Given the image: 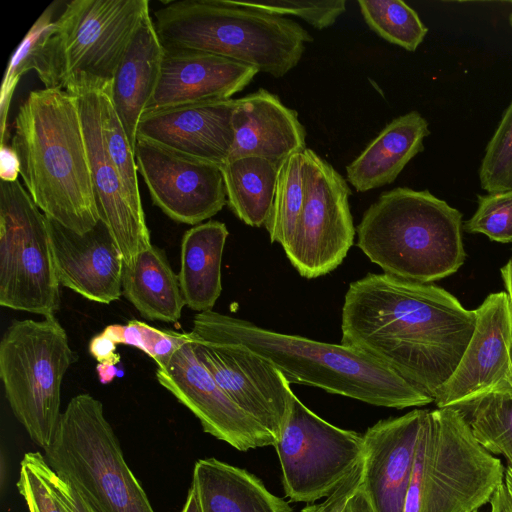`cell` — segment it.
<instances>
[{"label":"cell","instance_id":"obj_1","mask_svg":"<svg viewBox=\"0 0 512 512\" xmlns=\"http://www.w3.org/2000/svg\"><path fill=\"white\" fill-rule=\"evenodd\" d=\"M475 324L476 310L441 287L369 273L346 291L341 344L366 353L435 400Z\"/></svg>","mask_w":512,"mask_h":512},{"label":"cell","instance_id":"obj_2","mask_svg":"<svg viewBox=\"0 0 512 512\" xmlns=\"http://www.w3.org/2000/svg\"><path fill=\"white\" fill-rule=\"evenodd\" d=\"M11 147L34 203L79 234L100 221L77 97L58 89L31 91L13 122Z\"/></svg>","mask_w":512,"mask_h":512},{"label":"cell","instance_id":"obj_3","mask_svg":"<svg viewBox=\"0 0 512 512\" xmlns=\"http://www.w3.org/2000/svg\"><path fill=\"white\" fill-rule=\"evenodd\" d=\"M192 337L240 343L268 359L291 384L387 408L424 406L433 398L391 369L351 346L319 342L264 329L213 310L193 318Z\"/></svg>","mask_w":512,"mask_h":512},{"label":"cell","instance_id":"obj_4","mask_svg":"<svg viewBox=\"0 0 512 512\" xmlns=\"http://www.w3.org/2000/svg\"><path fill=\"white\" fill-rule=\"evenodd\" d=\"M357 247L383 273L431 283L458 271L465 260L462 214L428 190L384 191L363 213Z\"/></svg>","mask_w":512,"mask_h":512},{"label":"cell","instance_id":"obj_5","mask_svg":"<svg viewBox=\"0 0 512 512\" xmlns=\"http://www.w3.org/2000/svg\"><path fill=\"white\" fill-rule=\"evenodd\" d=\"M164 48L219 55L280 78L301 60L313 37L297 22L233 0H174L154 11Z\"/></svg>","mask_w":512,"mask_h":512},{"label":"cell","instance_id":"obj_6","mask_svg":"<svg viewBox=\"0 0 512 512\" xmlns=\"http://www.w3.org/2000/svg\"><path fill=\"white\" fill-rule=\"evenodd\" d=\"M148 0H72L39 40L33 70L46 89L109 93Z\"/></svg>","mask_w":512,"mask_h":512},{"label":"cell","instance_id":"obj_7","mask_svg":"<svg viewBox=\"0 0 512 512\" xmlns=\"http://www.w3.org/2000/svg\"><path fill=\"white\" fill-rule=\"evenodd\" d=\"M501 460L474 438L453 407L427 412L404 512H473L504 481Z\"/></svg>","mask_w":512,"mask_h":512},{"label":"cell","instance_id":"obj_8","mask_svg":"<svg viewBox=\"0 0 512 512\" xmlns=\"http://www.w3.org/2000/svg\"><path fill=\"white\" fill-rule=\"evenodd\" d=\"M44 456L97 512H155L125 461L103 404L92 395L69 401Z\"/></svg>","mask_w":512,"mask_h":512},{"label":"cell","instance_id":"obj_9","mask_svg":"<svg viewBox=\"0 0 512 512\" xmlns=\"http://www.w3.org/2000/svg\"><path fill=\"white\" fill-rule=\"evenodd\" d=\"M74 355L58 319L13 320L0 341V378L16 419L43 450L61 416V385Z\"/></svg>","mask_w":512,"mask_h":512},{"label":"cell","instance_id":"obj_10","mask_svg":"<svg viewBox=\"0 0 512 512\" xmlns=\"http://www.w3.org/2000/svg\"><path fill=\"white\" fill-rule=\"evenodd\" d=\"M59 286L46 215L18 180H1L0 305L53 316Z\"/></svg>","mask_w":512,"mask_h":512},{"label":"cell","instance_id":"obj_11","mask_svg":"<svg viewBox=\"0 0 512 512\" xmlns=\"http://www.w3.org/2000/svg\"><path fill=\"white\" fill-rule=\"evenodd\" d=\"M286 496L312 503L328 497L363 460V435L325 421L297 397L279 440Z\"/></svg>","mask_w":512,"mask_h":512},{"label":"cell","instance_id":"obj_12","mask_svg":"<svg viewBox=\"0 0 512 512\" xmlns=\"http://www.w3.org/2000/svg\"><path fill=\"white\" fill-rule=\"evenodd\" d=\"M305 156V200L295 233L284 252L304 278L335 270L354 243L351 189L337 170L310 148Z\"/></svg>","mask_w":512,"mask_h":512},{"label":"cell","instance_id":"obj_13","mask_svg":"<svg viewBox=\"0 0 512 512\" xmlns=\"http://www.w3.org/2000/svg\"><path fill=\"white\" fill-rule=\"evenodd\" d=\"M190 338L196 357L224 393L278 441L296 397L284 375L243 344Z\"/></svg>","mask_w":512,"mask_h":512},{"label":"cell","instance_id":"obj_14","mask_svg":"<svg viewBox=\"0 0 512 512\" xmlns=\"http://www.w3.org/2000/svg\"><path fill=\"white\" fill-rule=\"evenodd\" d=\"M134 153L153 204L172 220L198 225L227 204L221 166L143 138Z\"/></svg>","mask_w":512,"mask_h":512},{"label":"cell","instance_id":"obj_15","mask_svg":"<svg viewBox=\"0 0 512 512\" xmlns=\"http://www.w3.org/2000/svg\"><path fill=\"white\" fill-rule=\"evenodd\" d=\"M155 374L158 383L197 417L205 433L239 451L274 446L277 442L219 387L196 357L191 338L168 361L157 366Z\"/></svg>","mask_w":512,"mask_h":512},{"label":"cell","instance_id":"obj_16","mask_svg":"<svg viewBox=\"0 0 512 512\" xmlns=\"http://www.w3.org/2000/svg\"><path fill=\"white\" fill-rule=\"evenodd\" d=\"M102 92L85 91L74 96L78 101L100 220L116 242L124 265H128L152 243L145 216L133 208L105 146Z\"/></svg>","mask_w":512,"mask_h":512},{"label":"cell","instance_id":"obj_17","mask_svg":"<svg viewBox=\"0 0 512 512\" xmlns=\"http://www.w3.org/2000/svg\"><path fill=\"white\" fill-rule=\"evenodd\" d=\"M476 310L469 344L434 400L450 407L505 380L512 368V313L506 292L489 294Z\"/></svg>","mask_w":512,"mask_h":512},{"label":"cell","instance_id":"obj_18","mask_svg":"<svg viewBox=\"0 0 512 512\" xmlns=\"http://www.w3.org/2000/svg\"><path fill=\"white\" fill-rule=\"evenodd\" d=\"M428 410L380 420L363 435V479L375 512H404L420 430Z\"/></svg>","mask_w":512,"mask_h":512},{"label":"cell","instance_id":"obj_19","mask_svg":"<svg viewBox=\"0 0 512 512\" xmlns=\"http://www.w3.org/2000/svg\"><path fill=\"white\" fill-rule=\"evenodd\" d=\"M47 221L60 285L93 302L118 300L123 294L124 260L107 226L100 220L79 234L48 217Z\"/></svg>","mask_w":512,"mask_h":512},{"label":"cell","instance_id":"obj_20","mask_svg":"<svg viewBox=\"0 0 512 512\" xmlns=\"http://www.w3.org/2000/svg\"><path fill=\"white\" fill-rule=\"evenodd\" d=\"M235 105L236 99L231 98L144 112L137 138L222 166L233 144Z\"/></svg>","mask_w":512,"mask_h":512},{"label":"cell","instance_id":"obj_21","mask_svg":"<svg viewBox=\"0 0 512 512\" xmlns=\"http://www.w3.org/2000/svg\"><path fill=\"white\" fill-rule=\"evenodd\" d=\"M258 72L255 67L219 55L164 48L159 82L144 112L231 99Z\"/></svg>","mask_w":512,"mask_h":512},{"label":"cell","instance_id":"obj_22","mask_svg":"<svg viewBox=\"0 0 512 512\" xmlns=\"http://www.w3.org/2000/svg\"><path fill=\"white\" fill-rule=\"evenodd\" d=\"M232 128L228 160L252 156L280 165L291 154L306 149V130L297 111L263 88L236 99Z\"/></svg>","mask_w":512,"mask_h":512},{"label":"cell","instance_id":"obj_23","mask_svg":"<svg viewBox=\"0 0 512 512\" xmlns=\"http://www.w3.org/2000/svg\"><path fill=\"white\" fill-rule=\"evenodd\" d=\"M163 56L164 47L149 11L127 45L107 93L133 150L138 123L159 82Z\"/></svg>","mask_w":512,"mask_h":512},{"label":"cell","instance_id":"obj_24","mask_svg":"<svg viewBox=\"0 0 512 512\" xmlns=\"http://www.w3.org/2000/svg\"><path fill=\"white\" fill-rule=\"evenodd\" d=\"M429 134L427 120L417 111L394 118L346 166L347 182L358 192L391 184L424 149L423 141Z\"/></svg>","mask_w":512,"mask_h":512},{"label":"cell","instance_id":"obj_25","mask_svg":"<svg viewBox=\"0 0 512 512\" xmlns=\"http://www.w3.org/2000/svg\"><path fill=\"white\" fill-rule=\"evenodd\" d=\"M192 484L202 512H293L255 475L213 457L196 461Z\"/></svg>","mask_w":512,"mask_h":512},{"label":"cell","instance_id":"obj_26","mask_svg":"<svg viewBox=\"0 0 512 512\" xmlns=\"http://www.w3.org/2000/svg\"><path fill=\"white\" fill-rule=\"evenodd\" d=\"M228 235L223 222L209 220L182 237L180 287L185 304L198 313L212 310L221 294V262Z\"/></svg>","mask_w":512,"mask_h":512},{"label":"cell","instance_id":"obj_27","mask_svg":"<svg viewBox=\"0 0 512 512\" xmlns=\"http://www.w3.org/2000/svg\"><path fill=\"white\" fill-rule=\"evenodd\" d=\"M122 293L145 319L176 322L185 301L165 252L152 245L124 265Z\"/></svg>","mask_w":512,"mask_h":512},{"label":"cell","instance_id":"obj_28","mask_svg":"<svg viewBox=\"0 0 512 512\" xmlns=\"http://www.w3.org/2000/svg\"><path fill=\"white\" fill-rule=\"evenodd\" d=\"M278 169V164L252 156L228 160L221 166L227 205L246 225H265L273 204Z\"/></svg>","mask_w":512,"mask_h":512},{"label":"cell","instance_id":"obj_29","mask_svg":"<svg viewBox=\"0 0 512 512\" xmlns=\"http://www.w3.org/2000/svg\"><path fill=\"white\" fill-rule=\"evenodd\" d=\"M450 407L460 413L485 450L512 461V368L493 388Z\"/></svg>","mask_w":512,"mask_h":512},{"label":"cell","instance_id":"obj_30","mask_svg":"<svg viewBox=\"0 0 512 512\" xmlns=\"http://www.w3.org/2000/svg\"><path fill=\"white\" fill-rule=\"evenodd\" d=\"M305 156L296 152L286 158L278 169V177L269 217L265 228L272 243L283 250L289 245L305 200Z\"/></svg>","mask_w":512,"mask_h":512},{"label":"cell","instance_id":"obj_31","mask_svg":"<svg viewBox=\"0 0 512 512\" xmlns=\"http://www.w3.org/2000/svg\"><path fill=\"white\" fill-rule=\"evenodd\" d=\"M368 27L389 43L414 52L428 28L417 12L401 0H358Z\"/></svg>","mask_w":512,"mask_h":512},{"label":"cell","instance_id":"obj_32","mask_svg":"<svg viewBox=\"0 0 512 512\" xmlns=\"http://www.w3.org/2000/svg\"><path fill=\"white\" fill-rule=\"evenodd\" d=\"M102 132L108 155L120 175L133 208L139 215L145 216L138 185L135 153L106 92H102Z\"/></svg>","mask_w":512,"mask_h":512},{"label":"cell","instance_id":"obj_33","mask_svg":"<svg viewBox=\"0 0 512 512\" xmlns=\"http://www.w3.org/2000/svg\"><path fill=\"white\" fill-rule=\"evenodd\" d=\"M57 4L58 2H53L43 11L17 46L8 62L0 94L1 144L8 140L7 118L14 91L21 77L29 70H33L36 46L54 21L53 15Z\"/></svg>","mask_w":512,"mask_h":512},{"label":"cell","instance_id":"obj_34","mask_svg":"<svg viewBox=\"0 0 512 512\" xmlns=\"http://www.w3.org/2000/svg\"><path fill=\"white\" fill-rule=\"evenodd\" d=\"M55 474L40 452L24 454L16 486L29 512H67L55 487Z\"/></svg>","mask_w":512,"mask_h":512},{"label":"cell","instance_id":"obj_35","mask_svg":"<svg viewBox=\"0 0 512 512\" xmlns=\"http://www.w3.org/2000/svg\"><path fill=\"white\" fill-rule=\"evenodd\" d=\"M479 180L488 193L512 191V101L486 146Z\"/></svg>","mask_w":512,"mask_h":512},{"label":"cell","instance_id":"obj_36","mask_svg":"<svg viewBox=\"0 0 512 512\" xmlns=\"http://www.w3.org/2000/svg\"><path fill=\"white\" fill-rule=\"evenodd\" d=\"M117 344L136 347L151 357L157 366L164 364L185 343L188 333L161 330L145 322L131 320L126 324H112L104 329Z\"/></svg>","mask_w":512,"mask_h":512},{"label":"cell","instance_id":"obj_37","mask_svg":"<svg viewBox=\"0 0 512 512\" xmlns=\"http://www.w3.org/2000/svg\"><path fill=\"white\" fill-rule=\"evenodd\" d=\"M237 5L285 17L296 16L314 28L332 26L346 11L345 0H262L235 1Z\"/></svg>","mask_w":512,"mask_h":512},{"label":"cell","instance_id":"obj_38","mask_svg":"<svg viewBox=\"0 0 512 512\" xmlns=\"http://www.w3.org/2000/svg\"><path fill=\"white\" fill-rule=\"evenodd\" d=\"M469 233H481L492 241L512 243V191L478 196L473 216L464 223Z\"/></svg>","mask_w":512,"mask_h":512},{"label":"cell","instance_id":"obj_39","mask_svg":"<svg viewBox=\"0 0 512 512\" xmlns=\"http://www.w3.org/2000/svg\"><path fill=\"white\" fill-rule=\"evenodd\" d=\"M363 461V460H362ZM363 463L360 462L344 481L323 502L307 505L301 512H341L362 483Z\"/></svg>","mask_w":512,"mask_h":512},{"label":"cell","instance_id":"obj_40","mask_svg":"<svg viewBox=\"0 0 512 512\" xmlns=\"http://www.w3.org/2000/svg\"><path fill=\"white\" fill-rule=\"evenodd\" d=\"M55 487L67 512H97L70 483L55 474Z\"/></svg>","mask_w":512,"mask_h":512},{"label":"cell","instance_id":"obj_41","mask_svg":"<svg viewBox=\"0 0 512 512\" xmlns=\"http://www.w3.org/2000/svg\"><path fill=\"white\" fill-rule=\"evenodd\" d=\"M116 341L105 330L95 335L89 342V353L99 363L117 364L120 355L116 353Z\"/></svg>","mask_w":512,"mask_h":512},{"label":"cell","instance_id":"obj_42","mask_svg":"<svg viewBox=\"0 0 512 512\" xmlns=\"http://www.w3.org/2000/svg\"><path fill=\"white\" fill-rule=\"evenodd\" d=\"M489 504L490 512H512V461H508L504 481L493 493Z\"/></svg>","mask_w":512,"mask_h":512},{"label":"cell","instance_id":"obj_43","mask_svg":"<svg viewBox=\"0 0 512 512\" xmlns=\"http://www.w3.org/2000/svg\"><path fill=\"white\" fill-rule=\"evenodd\" d=\"M20 175V162L11 145L6 143L0 147V178L2 181H16Z\"/></svg>","mask_w":512,"mask_h":512},{"label":"cell","instance_id":"obj_44","mask_svg":"<svg viewBox=\"0 0 512 512\" xmlns=\"http://www.w3.org/2000/svg\"><path fill=\"white\" fill-rule=\"evenodd\" d=\"M362 484V483H361ZM341 512H375L362 486L348 500Z\"/></svg>","mask_w":512,"mask_h":512},{"label":"cell","instance_id":"obj_45","mask_svg":"<svg viewBox=\"0 0 512 512\" xmlns=\"http://www.w3.org/2000/svg\"><path fill=\"white\" fill-rule=\"evenodd\" d=\"M181 512H202L197 490L192 483Z\"/></svg>","mask_w":512,"mask_h":512},{"label":"cell","instance_id":"obj_46","mask_svg":"<svg viewBox=\"0 0 512 512\" xmlns=\"http://www.w3.org/2000/svg\"><path fill=\"white\" fill-rule=\"evenodd\" d=\"M113 363H99L96 367L99 379L102 383L106 384L113 380L118 370Z\"/></svg>","mask_w":512,"mask_h":512},{"label":"cell","instance_id":"obj_47","mask_svg":"<svg viewBox=\"0 0 512 512\" xmlns=\"http://www.w3.org/2000/svg\"><path fill=\"white\" fill-rule=\"evenodd\" d=\"M501 276L509 297L512 313V258L501 268Z\"/></svg>","mask_w":512,"mask_h":512},{"label":"cell","instance_id":"obj_48","mask_svg":"<svg viewBox=\"0 0 512 512\" xmlns=\"http://www.w3.org/2000/svg\"><path fill=\"white\" fill-rule=\"evenodd\" d=\"M510 20H511V25H512V14H511V16H510Z\"/></svg>","mask_w":512,"mask_h":512},{"label":"cell","instance_id":"obj_49","mask_svg":"<svg viewBox=\"0 0 512 512\" xmlns=\"http://www.w3.org/2000/svg\"><path fill=\"white\" fill-rule=\"evenodd\" d=\"M473 512H478V510H475V511H473Z\"/></svg>","mask_w":512,"mask_h":512}]
</instances>
